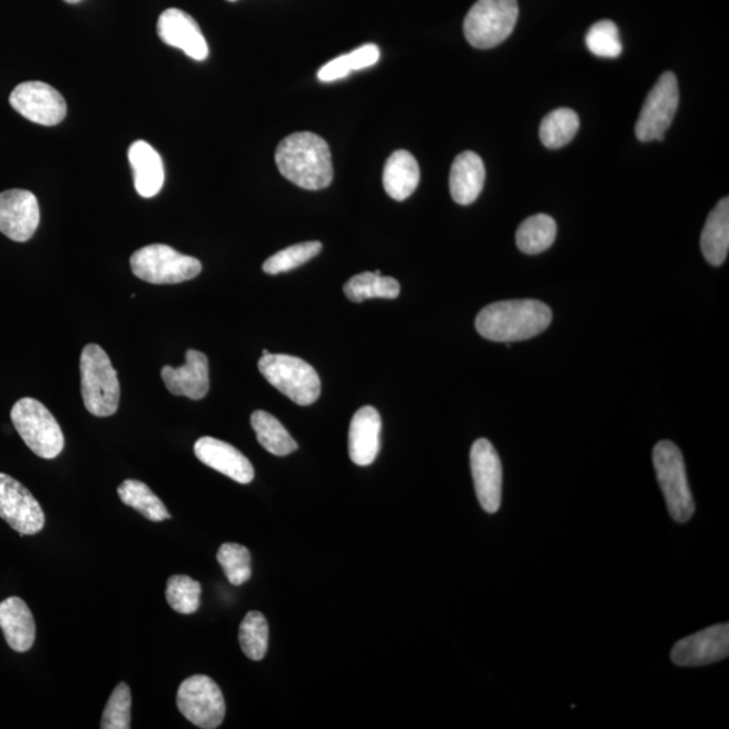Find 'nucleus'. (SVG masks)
Masks as SVG:
<instances>
[{"instance_id":"1","label":"nucleus","mask_w":729,"mask_h":729,"mask_svg":"<svg viewBox=\"0 0 729 729\" xmlns=\"http://www.w3.org/2000/svg\"><path fill=\"white\" fill-rule=\"evenodd\" d=\"M276 164L285 179L309 191L327 188L334 168L328 144L314 132H294L277 146Z\"/></svg>"},{"instance_id":"2","label":"nucleus","mask_w":729,"mask_h":729,"mask_svg":"<svg viewBox=\"0 0 729 729\" xmlns=\"http://www.w3.org/2000/svg\"><path fill=\"white\" fill-rule=\"evenodd\" d=\"M553 314L538 301H505L480 311L475 319L481 337L493 342H518L536 337L550 326Z\"/></svg>"},{"instance_id":"3","label":"nucleus","mask_w":729,"mask_h":729,"mask_svg":"<svg viewBox=\"0 0 729 729\" xmlns=\"http://www.w3.org/2000/svg\"><path fill=\"white\" fill-rule=\"evenodd\" d=\"M81 396L86 408L98 417H109L118 411L120 386L117 371L109 356L97 344L85 347L80 357Z\"/></svg>"},{"instance_id":"4","label":"nucleus","mask_w":729,"mask_h":729,"mask_svg":"<svg viewBox=\"0 0 729 729\" xmlns=\"http://www.w3.org/2000/svg\"><path fill=\"white\" fill-rule=\"evenodd\" d=\"M11 421L27 446L41 459L53 460L65 449V435L52 412L36 398L23 397L11 410Z\"/></svg>"},{"instance_id":"5","label":"nucleus","mask_w":729,"mask_h":729,"mask_svg":"<svg viewBox=\"0 0 729 729\" xmlns=\"http://www.w3.org/2000/svg\"><path fill=\"white\" fill-rule=\"evenodd\" d=\"M652 462L670 516L677 523L689 522L696 509L681 450L673 442H659L652 452Z\"/></svg>"},{"instance_id":"6","label":"nucleus","mask_w":729,"mask_h":729,"mask_svg":"<svg viewBox=\"0 0 729 729\" xmlns=\"http://www.w3.org/2000/svg\"><path fill=\"white\" fill-rule=\"evenodd\" d=\"M258 370L266 382L284 393L292 402L311 405L321 395V378L313 366L287 354H266L258 361Z\"/></svg>"},{"instance_id":"7","label":"nucleus","mask_w":729,"mask_h":729,"mask_svg":"<svg viewBox=\"0 0 729 729\" xmlns=\"http://www.w3.org/2000/svg\"><path fill=\"white\" fill-rule=\"evenodd\" d=\"M518 17V0H479L465 18L466 40L477 49L498 47L512 35Z\"/></svg>"},{"instance_id":"8","label":"nucleus","mask_w":729,"mask_h":729,"mask_svg":"<svg viewBox=\"0 0 729 729\" xmlns=\"http://www.w3.org/2000/svg\"><path fill=\"white\" fill-rule=\"evenodd\" d=\"M132 274L150 284H179L200 275L198 258L183 255L168 245L142 247L130 258Z\"/></svg>"},{"instance_id":"9","label":"nucleus","mask_w":729,"mask_h":729,"mask_svg":"<svg viewBox=\"0 0 729 729\" xmlns=\"http://www.w3.org/2000/svg\"><path fill=\"white\" fill-rule=\"evenodd\" d=\"M177 708L189 722L203 729L218 728L225 720L226 703L217 682L193 676L177 690Z\"/></svg>"},{"instance_id":"10","label":"nucleus","mask_w":729,"mask_h":729,"mask_svg":"<svg viewBox=\"0 0 729 729\" xmlns=\"http://www.w3.org/2000/svg\"><path fill=\"white\" fill-rule=\"evenodd\" d=\"M680 104V90L673 72H664L644 100L636 126L637 137L642 142L663 139L666 130L673 124Z\"/></svg>"},{"instance_id":"11","label":"nucleus","mask_w":729,"mask_h":729,"mask_svg":"<svg viewBox=\"0 0 729 729\" xmlns=\"http://www.w3.org/2000/svg\"><path fill=\"white\" fill-rule=\"evenodd\" d=\"M10 105L23 118L41 126H56L67 116V101L52 86L24 81L12 90Z\"/></svg>"},{"instance_id":"12","label":"nucleus","mask_w":729,"mask_h":729,"mask_svg":"<svg viewBox=\"0 0 729 729\" xmlns=\"http://www.w3.org/2000/svg\"><path fill=\"white\" fill-rule=\"evenodd\" d=\"M0 518L21 535H36L46 525V513L27 486L0 473Z\"/></svg>"},{"instance_id":"13","label":"nucleus","mask_w":729,"mask_h":729,"mask_svg":"<svg viewBox=\"0 0 729 729\" xmlns=\"http://www.w3.org/2000/svg\"><path fill=\"white\" fill-rule=\"evenodd\" d=\"M471 467L481 506L487 513H496L502 504L503 467L490 441L479 440L473 443Z\"/></svg>"},{"instance_id":"14","label":"nucleus","mask_w":729,"mask_h":729,"mask_svg":"<svg viewBox=\"0 0 729 729\" xmlns=\"http://www.w3.org/2000/svg\"><path fill=\"white\" fill-rule=\"evenodd\" d=\"M40 205L27 189L0 194V233L16 243H27L40 226Z\"/></svg>"},{"instance_id":"15","label":"nucleus","mask_w":729,"mask_h":729,"mask_svg":"<svg viewBox=\"0 0 729 729\" xmlns=\"http://www.w3.org/2000/svg\"><path fill=\"white\" fill-rule=\"evenodd\" d=\"M729 656V624H718L693 633L671 650V661L682 668H697L722 661Z\"/></svg>"},{"instance_id":"16","label":"nucleus","mask_w":729,"mask_h":729,"mask_svg":"<svg viewBox=\"0 0 729 729\" xmlns=\"http://www.w3.org/2000/svg\"><path fill=\"white\" fill-rule=\"evenodd\" d=\"M157 33L169 47L183 50L196 61L206 60L208 46L198 22L179 9H168L162 12L157 22Z\"/></svg>"},{"instance_id":"17","label":"nucleus","mask_w":729,"mask_h":729,"mask_svg":"<svg viewBox=\"0 0 729 729\" xmlns=\"http://www.w3.org/2000/svg\"><path fill=\"white\" fill-rule=\"evenodd\" d=\"M167 390L175 396L201 401L210 391V366L206 354L188 351L186 364L180 367L164 366L161 371Z\"/></svg>"},{"instance_id":"18","label":"nucleus","mask_w":729,"mask_h":729,"mask_svg":"<svg viewBox=\"0 0 729 729\" xmlns=\"http://www.w3.org/2000/svg\"><path fill=\"white\" fill-rule=\"evenodd\" d=\"M195 455L203 464L227 475L239 484H250L255 479V467L236 447L228 443L203 436L195 443Z\"/></svg>"},{"instance_id":"19","label":"nucleus","mask_w":729,"mask_h":729,"mask_svg":"<svg viewBox=\"0 0 729 729\" xmlns=\"http://www.w3.org/2000/svg\"><path fill=\"white\" fill-rule=\"evenodd\" d=\"M380 433H382V416L376 408L366 405L354 414L348 430V454L354 464L358 466L373 464L380 452Z\"/></svg>"},{"instance_id":"20","label":"nucleus","mask_w":729,"mask_h":729,"mask_svg":"<svg viewBox=\"0 0 729 729\" xmlns=\"http://www.w3.org/2000/svg\"><path fill=\"white\" fill-rule=\"evenodd\" d=\"M0 629L12 650L24 652L33 648L35 618L22 599L9 598L0 602Z\"/></svg>"},{"instance_id":"21","label":"nucleus","mask_w":729,"mask_h":729,"mask_svg":"<svg viewBox=\"0 0 729 729\" xmlns=\"http://www.w3.org/2000/svg\"><path fill=\"white\" fill-rule=\"evenodd\" d=\"M129 162L139 196L149 199L160 194L165 181L164 162L154 146L137 141L130 146Z\"/></svg>"},{"instance_id":"22","label":"nucleus","mask_w":729,"mask_h":729,"mask_svg":"<svg viewBox=\"0 0 729 729\" xmlns=\"http://www.w3.org/2000/svg\"><path fill=\"white\" fill-rule=\"evenodd\" d=\"M485 183V165L479 155L464 151L456 156L450 170V194L459 205L477 200Z\"/></svg>"},{"instance_id":"23","label":"nucleus","mask_w":729,"mask_h":729,"mask_svg":"<svg viewBox=\"0 0 729 729\" xmlns=\"http://www.w3.org/2000/svg\"><path fill=\"white\" fill-rule=\"evenodd\" d=\"M421 181V168L407 150H396L385 164L383 184L392 199L403 201L415 193Z\"/></svg>"},{"instance_id":"24","label":"nucleus","mask_w":729,"mask_h":729,"mask_svg":"<svg viewBox=\"0 0 729 729\" xmlns=\"http://www.w3.org/2000/svg\"><path fill=\"white\" fill-rule=\"evenodd\" d=\"M701 250L711 265L719 266L726 262L729 250V200L721 199L709 214L701 234Z\"/></svg>"},{"instance_id":"25","label":"nucleus","mask_w":729,"mask_h":729,"mask_svg":"<svg viewBox=\"0 0 729 729\" xmlns=\"http://www.w3.org/2000/svg\"><path fill=\"white\" fill-rule=\"evenodd\" d=\"M345 295L348 301L363 303L373 297L382 299H396L401 295V284L393 277L382 276V272H364L353 276L345 284Z\"/></svg>"},{"instance_id":"26","label":"nucleus","mask_w":729,"mask_h":729,"mask_svg":"<svg viewBox=\"0 0 729 729\" xmlns=\"http://www.w3.org/2000/svg\"><path fill=\"white\" fill-rule=\"evenodd\" d=\"M252 427L255 430L259 445L270 454L284 456L296 452L297 443L276 420L266 411H255L252 415Z\"/></svg>"},{"instance_id":"27","label":"nucleus","mask_w":729,"mask_h":729,"mask_svg":"<svg viewBox=\"0 0 729 729\" xmlns=\"http://www.w3.org/2000/svg\"><path fill=\"white\" fill-rule=\"evenodd\" d=\"M555 237V220L546 214H538L519 226L516 244L525 255H539L554 244Z\"/></svg>"},{"instance_id":"28","label":"nucleus","mask_w":729,"mask_h":729,"mask_svg":"<svg viewBox=\"0 0 729 729\" xmlns=\"http://www.w3.org/2000/svg\"><path fill=\"white\" fill-rule=\"evenodd\" d=\"M118 496L125 505L131 506L151 522H164L170 519L167 506L150 487L138 480H126L118 487Z\"/></svg>"},{"instance_id":"29","label":"nucleus","mask_w":729,"mask_h":729,"mask_svg":"<svg viewBox=\"0 0 729 729\" xmlns=\"http://www.w3.org/2000/svg\"><path fill=\"white\" fill-rule=\"evenodd\" d=\"M580 129V118L570 109L551 111L542 120L539 137L549 149H560L575 137Z\"/></svg>"},{"instance_id":"30","label":"nucleus","mask_w":729,"mask_h":729,"mask_svg":"<svg viewBox=\"0 0 729 729\" xmlns=\"http://www.w3.org/2000/svg\"><path fill=\"white\" fill-rule=\"evenodd\" d=\"M239 644L252 661H262L268 651L269 625L262 612L246 614L239 627Z\"/></svg>"},{"instance_id":"31","label":"nucleus","mask_w":729,"mask_h":729,"mask_svg":"<svg viewBox=\"0 0 729 729\" xmlns=\"http://www.w3.org/2000/svg\"><path fill=\"white\" fill-rule=\"evenodd\" d=\"M322 249L323 245L318 240L289 246L287 249L278 252L276 255L266 259L263 269L268 275H278L284 274V272L294 270L308 263L309 259L318 256Z\"/></svg>"},{"instance_id":"32","label":"nucleus","mask_w":729,"mask_h":729,"mask_svg":"<svg viewBox=\"0 0 729 729\" xmlns=\"http://www.w3.org/2000/svg\"><path fill=\"white\" fill-rule=\"evenodd\" d=\"M201 587L188 575H173L167 582V601L174 611L193 614L200 607Z\"/></svg>"},{"instance_id":"33","label":"nucleus","mask_w":729,"mask_h":729,"mask_svg":"<svg viewBox=\"0 0 729 729\" xmlns=\"http://www.w3.org/2000/svg\"><path fill=\"white\" fill-rule=\"evenodd\" d=\"M218 562L233 585H243L252 577V555L249 550L238 543L221 544Z\"/></svg>"},{"instance_id":"34","label":"nucleus","mask_w":729,"mask_h":729,"mask_svg":"<svg viewBox=\"0 0 729 729\" xmlns=\"http://www.w3.org/2000/svg\"><path fill=\"white\" fill-rule=\"evenodd\" d=\"M585 42L588 49L602 59H617L623 52L617 23L608 19L594 23L589 29Z\"/></svg>"},{"instance_id":"35","label":"nucleus","mask_w":729,"mask_h":729,"mask_svg":"<svg viewBox=\"0 0 729 729\" xmlns=\"http://www.w3.org/2000/svg\"><path fill=\"white\" fill-rule=\"evenodd\" d=\"M131 722V692L128 683L120 682L105 708L100 727L104 729H129Z\"/></svg>"},{"instance_id":"36","label":"nucleus","mask_w":729,"mask_h":729,"mask_svg":"<svg viewBox=\"0 0 729 729\" xmlns=\"http://www.w3.org/2000/svg\"><path fill=\"white\" fill-rule=\"evenodd\" d=\"M353 71L356 69H354L351 55H342L319 69L318 79L326 82L335 81L346 78Z\"/></svg>"},{"instance_id":"37","label":"nucleus","mask_w":729,"mask_h":729,"mask_svg":"<svg viewBox=\"0 0 729 729\" xmlns=\"http://www.w3.org/2000/svg\"><path fill=\"white\" fill-rule=\"evenodd\" d=\"M65 2L69 4H76V3H80L81 0H65Z\"/></svg>"},{"instance_id":"38","label":"nucleus","mask_w":729,"mask_h":729,"mask_svg":"<svg viewBox=\"0 0 729 729\" xmlns=\"http://www.w3.org/2000/svg\"><path fill=\"white\" fill-rule=\"evenodd\" d=\"M266 354H269L268 351H263V356H266Z\"/></svg>"},{"instance_id":"39","label":"nucleus","mask_w":729,"mask_h":729,"mask_svg":"<svg viewBox=\"0 0 729 729\" xmlns=\"http://www.w3.org/2000/svg\"><path fill=\"white\" fill-rule=\"evenodd\" d=\"M230 2H236V0H230Z\"/></svg>"}]
</instances>
